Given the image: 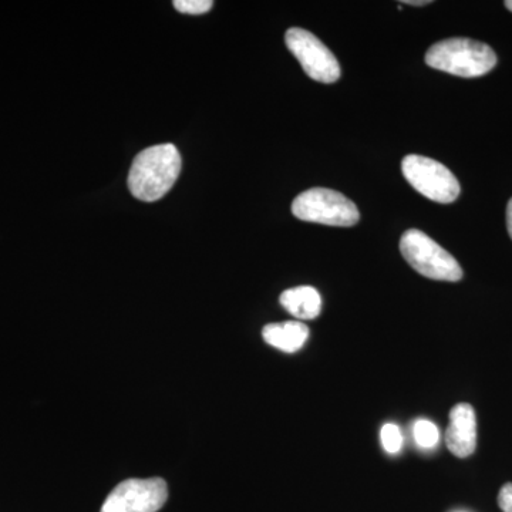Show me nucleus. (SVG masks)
<instances>
[{"label": "nucleus", "mask_w": 512, "mask_h": 512, "mask_svg": "<svg viewBox=\"0 0 512 512\" xmlns=\"http://www.w3.org/2000/svg\"><path fill=\"white\" fill-rule=\"evenodd\" d=\"M180 151L174 144H160L141 151L128 174V188L140 201L161 200L181 173Z\"/></svg>", "instance_id": "obj_1"}, {"label": "nucleus", "mask_w": 512, "mask_h": 512, "mask_svg": "<svg viewBox=\"0 0 512 512\" xmlns=\"http://www.w3.org/2000/svg\"><path fill=\"white\" fill-rule=\"evenodd\" d=\"M296 218L330 227H353L360 214L355 202L329 188H312L302 192L292 204Z\"/></svg>", "instance_id": "obj_4"}, {"label": "nucleus", "mask_w": 512, "mask_h": 512, "mask_svg": "<svg viewBox=\"0 0 512 512\" xmlns=\"http://www.w3.org/2000/svg\"><path fill=\"white\" fill-rule=\"evenodd\" d=\"M505 6H507V9L512 12V0H507V2H505Z\"/></svg>", "instance_id": "obj_17"}, {"label": "nucleus", "mask_w": 512, "mask_h": 512, "mask_svg": "<svg viewBox=\"0 0 512 512\" xmlns=\"http://www.w3.org/2000/svg\"><path fill=\"white\" fill-rule=\"evenodd\" d=\"M167 498L163 478H130L111 491L100 512H157Z\"/></svg>", "instance_id": "obj_6"}, {"label": "nucleus", "mask_w": 512, "mask_h": 512, "mask_svg": "<svg viewBox=\"0 0 512 512\" xmlns=\"http://www.w3.org/2000/svg\"><path fill=\"white\" fill-rule=\"evenodd\" d=\"M400 251L407 264L426 278L447 282L463 278V269L457 259L419 229L404 232Z\"/></svg>", "instance_id": "obj_3"}, {"label": "nucleus", "mask_w": 512, "mask_h": 512, "mask_svg": "<svg viewBox=\"0 0 512 512\" xmlns=\"http://www.w3.org/2000/svg\"><path fill=\"white\" fill-rule=\"evenodd\" d=\"M498 505L501 511L512 512V483L505 484L498 494Z\"/></svg>", "instance_id": "obj_14"}, {"label": "nucleus", "mask_w": 512, "mask_h": 512, "mask_svg": "<svg viewBox=\"0 0 512 512\" xmlns=\"http://www.w3.org/2000/svg\"><path fill=\"white\" fill-rule=\"evenodd\" d=\"M402 171L414 190L431 201L451 204L460 195L461 188L456 175L433 158L410 154L403 158Z\"/></svg>", "instance_id": "obj_5"}, {"label": "nucleus", "mask_w": 512, "mask_h": 512, "mask_svg": "<svg viewBox=\"0 0 512 512\" xmlns=\"http://www.w3.org/2000/svg\"><path fill=\"white\" fill-rule=\"evenodd\" d=\"M380 439H382L384 450H386L387 453L394 454L402 450V431H400L396 424H384L382 433H380Z\"/></svg>", "instance_id": "obj_12"}, {"label": "nucleus", "mask_w": 512, "mask_h": 512, "mask_svg": "<svg viewBox=\"0 0 512 512\" xmlns=\"http://www.w3.org/2000/svg\"><path fill=\"white\" fill-rule=\"evenodd\" d=\"M174 8L185 15H204L214 6L211 0H175Z\"/></svg>", "instance_id": "obj_13"}, {"label": "nucleus", "mask_w": 512, "mask_h": 512, "mask_svg": "<svg viewBox=\"0 0 512 512\" xmlns=\"http://www.w3.org/2000/svg\"><path fill=\"white\" fill-rule=\"evenodd\" d=\"M281 305L296 319L312 320L322 311V298L312 286H298L282 293Z\"/></svg>", "instance_id": "obj_10"}, {"label": "nucleus", "mask_w": 512, "mask_h": 512, "mask_svg": "<svg viewBox=\"0 0 512 512\" xmlns=\"http://www.w3.org/2000/svg\"><path fill=\"white\" fill-rule=\"evenodd\" d=\"M264 340L272 348L285 353H295L303 348L309 338V329L305 323L289 320V322L271 323L262 330Z\"/></svg>", "instance_id": "obj_9"}, {"label": "nucleus", "mask_w": 512, "mask_h": 512, "mask_svg": "<svg viewBox=\"0 0 512 512\" xmlns=\"http://www.w3.org/2000/svg\"><path fill=\"white\" fill-rule=\"evenodd\" d=\"M426 63L440 72L473 79L490 73L497 64V55L483 42L453 37L431 46Z\"/></svg>", "instance_id": "obj_2"}, {"label": "nucleus", "mask_w": 512, "mask_h": 512, "mask_svg": "<svg viewBox=\"0 0 512 512\" xmlns=\"http://www.w3.org/2000/svg\"><path fill=\"white\" fill-rule=\"evenodd\" d=\"M414 440L423 448H433L439 443V429L429 420H417L413 427Z\"/></svg>", "instance_id": "obj_11"}, {"label": "nucleus", "mask_w": 512, "mask_h": 512, "mask_svg": "<svg viewBox=\"0 0 512 512\" xmlns=\"http://www.w3.org/2000/svg\"><path fill=\"white\" fill-rule=\"evenodd\" d=\"M404 5L410 6H426L430 5V0H406V2H402Z\"/></svg>", "instance_id": "obj_16"}, {"label": "nucleus", "mask_w": 512, "mask_h": 512, "mask_svg": "<svg viewBox=\"0 0 512 512\" xmlns=\"http://www.w3.org/2000/svg\"><path fill=\"white\" fill-rule=\"evenodd\" d=\"M507 228H508V234H510V237L512 239V198L510 202H508L507 207Z\"/></svg>", "instance_id": "obj_15"}, {"label": "nucleus", "mask_w": 512, "mask_h": 512, "mask_svg": "<svg viewBox=\"0 0 512 512\" xmlns=\"http://www.w3.org/2000/svg\"><path fill=\"white\" fill-rule=\"evenodd\" d=\"M286 46L299 60L311 79L320 83H335L340 77V66L335 55L308 30L292 28L286 32Z\"/></svg>", "instance_id": "obj_7"}, {"label": "nucleus", "mask_w": 512, "mask_h": 512, "mask_svg": "<svg viewBox=\"0 0 512 512\" xmlns=\"http://www.w3.org/2000/svg\"><path fill=\"white\" fill-rule=\"evenodd\" d=\"M446 444L451 454L458 458L470 457L476 451L477 417L471 404L460 403L451 409Z\"/></svg>", "instance_id": "obj_8"}]
</instances>
